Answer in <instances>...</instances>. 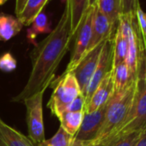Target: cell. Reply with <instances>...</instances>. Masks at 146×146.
Returning <instances> with one entry per match:
<instances>
[{
	"label": "cell",
	"mask_w": 146,
	"mask_h": 146,
	"mask_svg": "<svg viewBox=\"0 0 146 146\" xmlns=\"http://www.w3.org/2000/svg\"><path fill=\"white\" fill-rule=\"evenodd\" d=\"M75 34L71 31L69 8L64 11L49 35L40 42L35 45L30 52L32 70L23 90L12 98V102H23L34 95L46 91L55 79V71L61 60L70 49Z\"/></svg>",
	"instance_id": "cell-1"
},
{
	"label": "cell",
	"mask_w": 146,
	"mask_h": 146,
	"mask_svg": "<svg viewBox=\"0 0 146 146\" xmlns=\"http://www.w3.org/2000/svg\"><path fill=\"white\" fill-rule=\"evenodd\" d=\"M137 89V78L125 90L113 94L108 102L104 121L96 137L86 146L103 145L106 140L125 122L131 108Z\"/></svg>",
	"instance_id": "cell-2"
},
{
	"label": "cell",
	"mask_w": 146,
	"mask_h": 146,
	"mask_svg": "<svg viewBox=\"0 0 146 146\" xmlns=\"http://www.w3.org/2000/svg\"><path fill=\"white\" fill-rule=\"evenodd\" d=\"M146 129V64L137 76V89L133 103L125 122L103 143H109L124 135L143 131Z\"/></svg>",
	"instance_id": "cell-3"
},
{
	"label": "cell",
	"mask_w": 146,
	"mask_h": 146,
	"mask_svg": "<svg viewBox=\"0 0 146 146\" xmlns=\"http://www.w3.org/2000/svg\"><path fill=\"white\" fill-rule=\"evenodd\" d=\"M52 84H54L53 92L47 103V108L53 115L59 118L69 108L73 101L81 95V90L72 72L63 73Z\"/></svg>",
	"instance_id": "cell-4"
},
{
	"label": "cell",
	"mask_w": 146,
	"mask_h": 146,
	"mask_svg": "<svg viewBox=\"0 0 146 146\" xmlns=\"http://www.w3.org/2000/svg\"><path fill=\"white\" fill-rule=\"evenodd\" d=\"M95 6H89L84 12L80 23L77 29L74 36V45H73L70 63L68 64L66 70L64 73H68L74 70L76 65L78 64L80 59L86 52L90 38L92 30V21L95 12Z\"/></svg>",
	"instance_id": "cell-5"
},
{
	"label": "cell",
	"mask_w": 146,
	"mask_h": 146,
	"mask_svg": "<svg viewBox=\"0 0 146 146\" xmlns=\"http://www.w3.org/2000/svg\"><path fill=\"white\" fill-rule=\"evenodd\" d=\"M45 91H40L23 101L27 108V125L29 137L38 145L46 139L43 120V96Z\"/></svg>",
	"instance_id": "cell-6"
},
{
	"label": "cell",
	"mask_w": 146,
	"mask_h": 146,
	"mask_svg": "<svg viewBox=\"0 0 146 146\" xmlns=\"http://www.w3.org/2000/svg\"><path fill=\"white\" fill-rule=\"evenodd\" d=\"M114 35L113 37H110L108 40H106L103 44L97 66L95 70L94 74H93V76L87 86V89L84 92V109H85L86 106L88 105L92 94L94 93V91L96 90V89L97 88L99 84L102 82V80L104 78V77L112 70Z\"/></svg>",
	"instance_id": "cell-7"
},
{
	"label": "cell",
	"mask_w": 146,
	"mask_h": 146,
	"mask_svg": "<svg viewBox=\"0 0 146 146\" xmlns=\"http://www.w3.org/2000/svg\"><path fill=\"white\" fill-rule=\"evenodd\" d=\"M104 42L105 41L100 43L96 47H94L92 50L86 52L83 56V58L80 59L78 64L76 65L74 70L70 71L73 73V75L75 76V78L78 83V85H79V88L81 90V94L83 95V96H84V92L87 89V86L94 74L95 70L97 66L101 51H102Z\"/></svg>",
	"instance_id": "cell-8"
},
{
	"label": "cell",
	"mask_w": 146,
	"mask_h": 146,
	"mask_svg": "<svg viewBox=\"0 0 146 146\" xmlns=\"http://www.w3.org/2000/svg\"><path fill=\"white\" fill-rule=\"evenodd\" d=\"M107 105L108 102L97 110L84 114L80 128L73 137L75 141L84 143L86 146L96 138L104 121Z\"/></svg>",
	"instance_id": "cell-9"
},
{
	"label": "cell",
	"mask_w": 146,
	"mask_h": 146,
	"mask_svg": "<svg viewBox=\"0 0 146 146\" xmlns=\"http://www.w3.org/2000/svg\"><path fill=\"white\" fill-rule=\"evenodd\" d=\"M117 27L118 26L113 25L110 23V21L107 18V17L104 16L96 5L92 21L91 38L86 52L92 50L97 45L105 41L108 38L113 37L115 35Z\"/></svg>",
	"instance_id": "cell-10"
},
{
	"label": "cell",
	"mask_w": 146,
	"mask_h": 146,
	"mask_svg": "<svg viewBox=\"0 0 146 146\" xmlns=\"http://www.w3.org/2000/svg\"><path fill=\"white\" fill-rule=\"evenodd\" d=\"M113 95V84L112 70L104 77L99 84L94 93L92 94L88 105L86 106L84 113H92L103 105H105Z\"/></svg>",
	"instance_id": "cell-11"
},
{
	"label": "cell",
	"mask_w": 146,
	"mask_h": 146,
	"mask_svg": "<svg viewBox=\"0 0 146 146\" xmlns=\"http://www.w3.org/2000/svg\"><path fill=\"white\" fill-rule=\"evenodd\" d=\"M0 146H37L32 140L0 118Z\"/></svg>",
	"instance_id": "cell-12"
},
{
	"label": "cell",
	"mask_w": 146,
	"mask_h": 146,
	"mask_svg": "<svg viewBox=\"0 0 146 146\" xmlns=\"http://www.w3.org/2000/svg\"><path fill=\"white\" fill-rule=\"evenodd\" d=\"M113 84V94L119 93L128 88L135 80L132 73L125 62L118 64L112 68Z\"/></svg>",
	"instance_id": "cell-13"
},
{
	"label": "cell",
	"mask_w": 146,
	"mask_h": 146,
	"mask_svg": "<svg viewBox=\"0 0 146 146\" xmlns=\"http://www.w3.org/2000/svg\"><path fill=\"white\" fill-rule=\"evenodd\" d=\"M23 25L17 17L0 13V40L8 41L19 34Z\"/></svg>",
	"instance_id": "cell-14"
},
{
	"label": "cell",
	"mask_w": 146,
	"mask_h": 146,
	"mask_svg": "<svg viewBox=\"0 0 146 146\" xmlns=\"http://www.w3.org/2000/svg\"><path fill=\"white\" fill-rule=\"evenodd\" d=\"M49 0H28L21 14L17 17L23 26H30L35 17L42 12Z\"/></svg>",
	"instance_id": "cell-15"
},
{
	"label": "cell",
	"mask_w": 146,
	"mask_h": 146,
	"mask_svg": "<svg viewBox=\"0 0 146 146\" xmlns=\"http://www.w3.org/2000/svg\"><path fill=\"white\" fill-rule=\"evenodd\" d=\"M84 111H65L58 118L60 126L70 135L74 137L84 119Z\"/></svg>",
	"instance_id": "cell-16"
},
{
	"label": "cell",
	"mask_w": 146,
	"mask_h": 146,
	"mask_svg": "<svg viewBox=\"0 0 146 146\" xmlns=\"http://www.w3.org/2000/svg\"><path fill=\"white\" fill-rule=\"evenodd\" d=\"M96 6L113 25L118 26L119 16L122 14L121 0H97Z\"/></svg>",
	"instance_id": "cell-17"
},
{
	"label": "cell",
	"mask_w": 146,
	"mask_h": 146,
	"mask_svg": "<svg viewBox=\"0 0 146 146\" xmlns=\"http://www.w3.org/2000/svg\"><path fill=\"white\" fill-rule=\"evenodd\" d=\"M65 5L69 8L71 31L73 34H75L82 17L90 6L89 0H68Z\"/></svg>",
	"instance_id": "cell-18"
},
{
	"label": "cell",
	"mask_w": 146,
	"mask_h": 146,
	"mask_svg": "<svg viewBox=\"0 0 146 146\" xmlns=\"http://www.w3.org/2000/svg\"><path fill=\"white\" fill-rule=\"evenodd\" d=\"M51 31L50 23L48 22L46 15L40 12L30 24V28L27 31V39L30 43L35 45V39L39 35L50 33Z\"/></svg>",
	"instance_id": "cell-19"
},
{
	"label": "cell",
	"mask_w": 146,
	"mask_h": 146,
	"mask_svg": "<svg viewBox=\"0 0 146 146\" xmlns=\"http://www.w3.org/2000/svg\"><path fill=\"white\" fill-rule=\"evenodd\" d=\"M126 54H127V40L118 26L116 32H115L114 40H113L112 68L125 62Z\"/></svg>",
	"instance_id": "cell-20"
},
{
	"label": "cell",
	"mask_w": 146,
	"mask_h": 146,
	"mask_svg": "<svg viewBox=\"0 0 146 146\" xmlns=\"http://www.w3.org/2000/svg\"><path fill=\"white\" fill-rule=\"evenodd\" d=\"M73 136L67 133L59 126L56 134L50 139H45L37 146H73Z\"/></svg>",
	"instance_id": "cell-21"
},
{
	"label": "cell",
	"mask_w": 146,
	"mask_h": 146,
	"mask_svg": "<svg viewBox=\"0 0 146 146\" xmlns=\"http://www.w3.org/2000/svg\"><path fill=\"white\" fill-rule=\"evenodd\" d=\"M143 131H136L124 135L115 140L103 144V146H135L138 142Z\"/></svg>",
	"instance_id": "cell-22"
},
{
	"label": "cell",
	"mask_w": 146,
	"mask_h": 146,
	"mask_svg": "<svg viewBox=\"0 0 146 146\" xmlns=\"http://www.w3.org/2000/svg\"><path fill=\"white\" fill-rule=\"evenodd\" d=\"M17 69V60L11 52L0 56V70L4 72H11Z\"/></svg>",
	"instance_id": "cell-23"
},
{
	"label": "cell",
	"mask_w": 146,
	"mask_h": 146,
	"mask_svg": "<svg viewBox=\"0 0 146 146\" xmlns=\"http://www.w3.org/2000/svg\"><path fill=\"white\" fill-rule=\"evenodd\" d=\"M122 14L136 11L137 8L140 6L139 0H121Z\"/></svg>",
	"instance_id": "cell-24"
},
{
	"label": "cell",
	"mask_w": 146,
	"mask_h": 146,
	"mask_svg": "<svg viewBox=\"0 0 146 146\" xmlns=\"http://www.w3.org/2000/svg\"><path fill=\"white\" fill-rule=\"evenodd\" d=\"M28 0H17V2H16V8H15V11H16V17H17L22 11L23 10L26 3H27Z\"/></svg>",
	"instance_id": "cell-25"
},
{
	"label": "cell",
	"mask_w": 146,
	"mask_h": 146,
	"mask_svg": "<svg viewBox=\"0 0 146 146\" xmlns=\"http://www.w3.org/2000/svg\"><path fill=\"white\" fill-rule=\"evenodd\" d=\"M135 146H146V129L143 131L138 142Z\"/></svg>",
	"instance_id": "cell-26"
},
{
	"label": "cell",
	"mask_w": 146,
	"mask_h": 146,
	"mask_svg": "<svg viewBox=\"0 0 146 146\" xmlns=\"http://www.w3.org/2000/svg\"><path fill=\"white\" fill-rule=\"evenodd\" d=\"M96 2H97V0H89V5L90 6L96 5Z\"/></svg>",
	"instance_id": "cell-27"
},
{
	"label": "cell",
	"mask_w": 146,
	"mask_h": 146,
	"mask_svg": "<svg viewBox=\"0 0 146 146\" xmlns=\"http://www.w3.org/2000/svg\"><path fill=\"white\" fill-rule=\"evenodd\" d=\"M7 1H9V0H0V6L3 5H5Z\"/></svg>",
	"instance_id": "cell-28"
},
{
	"label": "cell",
	"mask_w": 146,
	"mask_h": 146,
	"mask_svg": "<svg viewBox=\"0 0 146 146\" xmlns=\"http://www.w3.org/2000/svg\"><path fill=\"white\" fill-rule=\"evenodd\" d=\"M60 1H61V3H63V4L66 5V4H67V1H68V0H60Z\"/></svg>",
	"instance_id": "cell-29"
},
{
	"label": "cell",
	"mask_w": 146,
	"mask_h": 146,
	"mask_svg": "<svg viewBox=\"0 0 146 146\" xmlns=\"http://www.w3.org/2000/svg\"><path fill=\"white\" fill-rule=\"evenodd\" d=\"M95 146H103V145H95Z\"/></svg>",
	"instance_id": "cell-30"
}]
</instances>
